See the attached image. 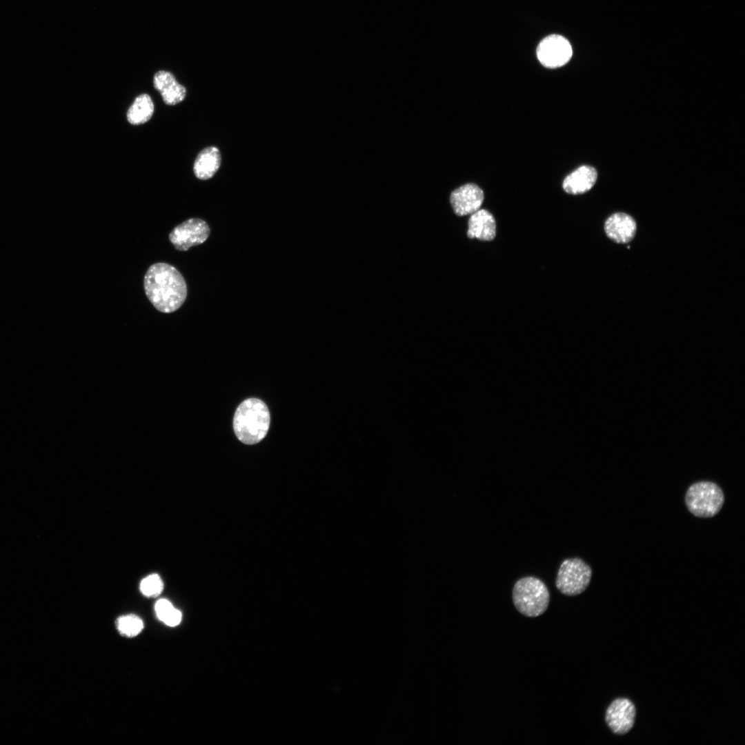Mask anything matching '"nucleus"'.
Here are the masks:
<instances>
[{
  "label": "nucleus",
  "mask_w": 745,
  "mask_h": 745,
  "mask_svg": "<svg viewBox=\"0 0 745 745\" xmlns=\"http://www.w3.org/2000/svg\"><path fill=\"white\" fill-rule=\"evenodd\" d=\"M146 295L159 311L170 313L179 309L187 297V284L180 272L166 263L151 265L145 274Z\"/></svg>",
  "instance_id": "obj_1"
},
{
  "label": "nucleus",
  "mask_w": 745,
  "mask_h": 745,
  "mask_svg": "<svg viewBox=\"0 0 745 745\" xmlns=\"http://www.w3.org/2000/svg\"><path fill=\"white\" fill-rule=\"evenodd\" d=\"M270 413L266 404L257 398L244 400L237 407L233 419L237 437L246 444H255L266 435L270 426Z\"/></svg>",
  "instance_id": "obj_2"
},
{
  "label": "nucleus",
  "mask_w": 745,
  "mask_h": 745,
  "mask_svg": "<svg viewBox=\"0 0 745 745\" xmlns=\"http://www.w3.org/2000/svg\"><path fill=\"white\" fill-rule=\"evenodd\" d=\"M513 601L522 615L535 617L548 608L550 593L546 584L539 579L527 576L518 579L513 588Z\"/></svg>",
  "instance_id": "obj_3"
},
{
  "label": "nucleus",
  "mask_w": 745,
  "mask_h": 745,
  "mask_svg": "<svg viewBox=\"0 0 745 745\" xmlns=\"http://www.w3.org/2000/svg\"><path fill=\"white\" fill-rule=\"evenodd\" d=\"M724 495L722 488L708 481H698L691 485L685 495L688 510L695 516L712 517L722 509Z\"/></svg>",
  "instance_id": "obj_4"
},
{
  "label": "nucleus",
  "mask_w": 745,
  "mask_h": 745,
  "mask_svg": "<svg viewBox=\"0 0 745 745\" xmlns=\"http://www.w3.org/2000/svg\"><path fill=\"white\" fill-rule=\"evenodd\" d=\"M592 569L578 557L568 558L559 568L555 586L559 592L567 596L582 593L589 586Z\"/></svg>",
  "instance_id": "obj_5"
},
{
  "label": "nucleus",
  "mask_w": 745,
  "mask_h": 745,
  "mask_svg": "<svg viewBox=\"0 0 745 745\" xmlns=\"http://www.w3.org/2000/svg\"><path fill=\"white\" fill-rule=\"evenodd\" d=\"M209 235L210 228L205 221L191 218L175 227L169 234V239L175 249L186 251L203 244Z\"/></svg>",
  "instance_id": "obj_6"
},
{
  "label": "nucleus",
  "mask_w": 745,
  "mask_h": 745,
  "mask_svg": "<svg viewBox=\"0 0 745 745\" xmlns=\"http://www.w3.org/2000/svg\"><path fill=\"white\" fill-rule=\"evenodd\" d=\"M573 54L569 41L559 34L545 37L537 46V56L545 67L555 68L565 65Z\"/></svg>",
  "instance_id": "obj_7"
},
{
  "label": "nucleus",
  "mask_w": 745,
  "mask_h": 745,
  "mask_svg": "<svg viewBox=\"0 0 745 745\" xmlns=\"http://www.w3.org/2000/svg\"><path fill=\"white\" fill-rule=\"evenodd\" d=\"M636 710L633 703L626 698H617L608 707L605 719L615 734L627 733L634 726Z\"/></svg>",
  "instance_id": "obj_8"
},
{
  "label": "nucleus",
  "mask_w": 745,
  "mask_h": 745,
  "mask_svg": "<svg viewBox=\"0 0 745 745\" xmlns=\"http://www.w3.org/2000/svg\"><path fill=\"white\" fill-rule=\"evenodd\" d=\"M484 192L476 184L469 183L454 190L450 196V203L458 216L472 215L480 209L484 201Z\"/></svg>",
  "instance_id": "obj_9"
},
{
  "label": "nucleus",
  "mask_w": 745,
  "mask_h": 745,
  "mask_svg": "<svg viewBox=\"0 0 745 745\" xmlns=\"http://www.w3.org/2000/svg\"><path fill=\"white\" fill-rule=\"evenodd\" d=\"M636 230L635 219L624 212L611 215L604 223V231L607 237L618 244L630 242L634 238Z\"/></svg>",
  "instance_id": "obj_10"
},
{
  "label": "nucleus",
  "mask_w": 745,
  "mask_h": 745,
  "mask_svg": "<svg viewBox=\"0 0 745 745\" xmlns=\"http://www.w3.org/2000/svg\"><path fill=\"white\" fill-rule=\"evenodd\" d=\"M155 88L158 90L167 105H175L182 101L186 95V88L180 84L170 72L159 70L153 77Z\"/></svg>",
  "instance_id": "obj_11"
},
{
  "label": "nucleus",
  "mask_w": 745,
  "mask_h": 745,
  "mask_svg": "<svg viewBox=\"0 0 745 745\" xmlns=\"http://www.w3.org/2000/svg\"><path fill=\"white\" fill-rule=\"evenodd\" d=\"M467 235L481 241H491L496 236V222L493 215L485 209L470 215Z\"/></svg>",
  "instance_id": "obj_12"
},
{
  "label": "nucleus",
  "mask_w": 745,
  "mask_h": 745,
  "mask_svg": "<svg viewBox=\"0 0 745 745\" xmlns=\"http://www.w3.org/2000/svg\"><path fill=\"white\" fill-rule=\"evenodd\" d=\"M597 178L596 170L590 166H582L568 175L564 180L563 188L569 194H582L590 190Z\"/></svg>",
  "instance_id": "obj_13"
},
{
  "label": "nucleus",
  "mask_w": 745,
  "mask_h": 745,
  "mask_svg": "<svg viewBox=\"0 0 745 745\" xmlns=\"http://www.w3.org/2000/svg\"><path fill=\"white\" fill-rule=\"evenodd\" d=\"M221 164L219 150L213 146L201 150L197 155L194 163L195 176L202 180L211 178L218 170Z\"/></svg>",
  "instance_id": "obj_14"
},
{
  "label": "nucleus",
  "mask_w": 745,
  "mask_h": 745,
  "mask_svg": "<svg viewBox=\"0 0 745 745\" xmlns=\"http://www.w3.org/2000/svg\"><path fill=\"white\" fill-rule=\"evenodd\" d=\"M154 112V104L150 97L141 94L135 99L127 112V119L132 125H140L147 122Z\"/></svg>",
  "instance_id": "obj_15"
},
{
  "label": "nucleus",
  "mask_w": 745,
  "mask_h": 745,
  "mask_svg": "<svg viewBox=\"0 0 745 745\" xmlns=\"http://www.w3.org/2000/svg\"><path fill=\"white\" fill-rule=\"evenodd\" d=\"M155 609L158 618L168 626H175L181 620V613L166 599L158 600Z\"/></svg>",
  "instance_id": "obj_16"
},
{
  "label": "nucleus",
  "mask_w": 745,
  "mask_h": 745,
  "mask_svg": "<svg viewBox=\"0 0 745 745\" xmlns=\"http://www.w3.org/2000/svg\"><path fill=\"white\" fill-rule=\"evenodd\" d=\"M117 626L121 634L131 637L137 635L142 630L143 623L139 617L127 615L118 619Z\"/></svg>",
  "instance_id": "obj_17"
},
{
  "label": "nucleus",
  "mask_w": 745,
  "mask_h": 745,
  "mask_svg": "<svg viewBox=\"0 0 745 745\" xmlns=\"http://www.w3.org/2000/svg\"><path fill=\"white\" fill-rule=\"evenodd\" d=\"M163 588V583L157 574H152L145 577L140 584L141 593L147 597L159 595Z\"/></svg>",
  "instance_id": "obj_18"
}]
</instances>
